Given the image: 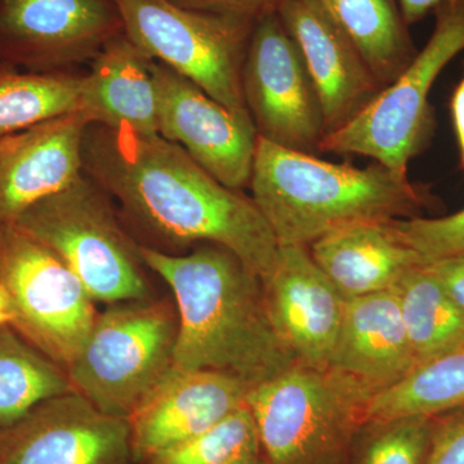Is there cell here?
I'll list each match as a JSON object with an SVG mask.
<instances>
[{"mask_svg": "<svg viewBox=\"0 0 464 464\" xmlns=\"http://www.w3.org/2000/svg\"><path fill=\"white\" fill-rule=\"evenodd\" d=\"M82 157L85 176L161 239L225 246L261 279L273 271L279 244L252 198L217 181L177 143L90 124Z\"/></svg>", "mask_w": 464, "mask_h": 464, "instance_id": "6da1fadb", "label": "cell"}, {"mask_svg": "<svg viewBox=\"0 0 464 464\" xmlns=\"http://www.w3.org/2000/svg\"><path fill=\"white\" fill-rule=\"evenodd\" d=\"M139 252L176 298L174 368L231 375L252 389L298 364L261 276L230 249L204 243L183 256L142 246Z\"/></svg>", "mask_w": 464, "mask_h": 464, "instance_id": "7a4b0ae2", "label": "cell"}, {"mask_svg": "<svg viewBox=\"0 0 464 464\" xmlns=\"http://www.w3.org/2000/svg\"><path fill=\"white\" fill-rule=\"evenodd\" d=\"M249 188L279 246H308L350 226L415 218L436 206L427 186L377 161L331 163L261 137Z\"/></svg>", "mask_w": 464, "mask_h": 464, "instance_id": "3957f363", "label": "cell"}, {"mask_svg": "<svg viewBox=\"0 0 464 464\" xmlns=\"http://www.w3.org/2000/svg\"><path fill=\"white\" fill-rule=\"evenodd\" d=\"M377 390L331 368L295 364L252 387V411L268 464H344Z\"/></svg>", "mask_w": 464, "mask_h": 464, "instance_id": "277c9868", "label": "cell"}, {"mask_svg": "<svg viewBox=\"0 0 464 464\" xmlns=\"http://www.w3.org/2000/svg\"><path fill=\"white\" fill-rule=\"evenodd\" d=\"M433 14L431 36L413 63L351 123L326 134L319 152L372 158L408 174L411 159L435 136L430 91L444 67L464 51V0L442 3Z\"/></svg>", "mask_w": 464, "mask_h": 464, "instance_id": "5b68a950", "label": "cell"}, {"mask_svg": "<svg viewBox=\"0 0 464 464\" xmlns=\"http://www.w3.org/2000/svg\"><path fill=\"white\" fill-rule=\"evenodd\" d=\"M179 317L163 302H130L97 315L67 368L76 392L130 420L173 366Z\"/></svg>", "mask_w": 464, "mask_h": 464, "instance_id": "8992f818", "label": "cell"}, {"mask_svg": "<svg viewBox=\"0 0 464 464\" xmlns=\"http://www.w3.org/2000/svg\"><path fill=\"white\" fill-rule=\"evenodd\" d=\"M14 226L63 259L93 302L148 298L139 246L116 221L105 192L85 174L27 209Z\"/></svg>", "mask_w": 464, "mask_h": 464, "instance_id": "52a82bcc", "label": "cell"}, {"mask_svg": "<svg viewBox=\"0 0 464 464\" xmlns=\"http://www.w3.org/2000/svg\"><path fill=\"white\" fill-rule=\"evenodd\" d=\"M124 34L226 108L249 114L241 72L255 21L188 11L168 0H115Z\"/></svg>", "mask_w": 464, "mask_h": 464, "instance_id": "ba28073f", "label": "cell"}, {"mask_svg": "<svg viewBox=\"0 0 464 464\" xmlns=\"http://www.w3.org/2000/svg\"><path fill=\"white\" fill-rule=\"evenodd\" d=\"M0 285L14 310L12 328L67 371L97 317L81 280L51 249L9 225L0 226Z\"/></svg>", "mask_w": 464, "mask_h": 464, "instance_id": "9c48e42d", "label": "cell"}, {"mask_svg": "<svg viewBox=\"0 0 464 464\" xmlns=\"http://www.w3.org/2000/svg\"><path fill=\"white\" fill-rule=\"evenodd\" d=\"M241 85L258 137L304 154L319 152L325 137L322 100L297 42L277 12L253 26Z\"/></svg>", "mask_w": 464, "mask_h": 464, "instance_id": "30bf717a", "label": "cell"}, {"mask_svg": "<svg viewBox=\"0 0 464 464\" xmlns=\"http://www.w3.org/2000/svg\"><path fill=\"white\" fill-rule=\"evenodd\" d=\"M123 33L115 0H0V65L69 72Z\"/></svg>", "mask_w": 464, "mask_h": 464, "instance_id": "8fae6325", "label": "cell"}, {"mask_svg": "<svg viewBox=\"0 0 464 464\" xmlns=\"http://www.w3.org/2000/svg\"><path fill=\"white\" fill-rule=\"evenodd\" d=\"M158 132L226 188L249 186L258 134L249 114L232 111L199 85L155 61Z\"/></svg>", "mask_w": 464, "mask_h": 464, "instance_id": "7c38bea8", "label": "cell"}, {"mask_svg": "<svg viewBox=\"0 0 464 464\" xmlns=\"http://www.w3.org/2000/svg\"><path fill=\"white\" fill-rule=\"evenodd\" d=\"M130 420L72 391L47 400L0 431V464H128Z\"/></svg>", "mask_w": 464, "mask_h": 464, "instance_id": "4fadbf2b", "label": "cell"}, {"mask_svg": "<svg viewBox=\"0 0 464 464\" xmlns=\"http://www.w3.org/2000/svg\"><path fill=\"white\" fill-rule=\"evenodd\" d=\"M277 14L297 42L315 82L325 136L337 132L362 114L383 87L319 0H284Z\"/></svg>", "mask_w": 464, "mask_h": 464, "instance_id": "5bb4252c", "label": "cell"}, {"mask_svg": "<svg viewBox=\"0 0 464 464\" xmlns=\"http://www.w3.org/2000/svg\"><path fill=\"white\" fill-rule=\"evenodd\" d=\"M249 390L231 375L172 366L128 420L132 459L148 462L208 431L246 404Z\"/></svg>", "mask_w": 464, "mask_h": 464, "instance_id": "9a60e30c", "label": "cell"}, {"mask_svg": "<svg viewBox=\"0 0 464 464\" xmlns=\"http://www.w3.org/2000/svg\"><path fill=\"white\" fill-rule=\"evenodd\" d=\"M88 125L76 111L0 137V226L16 224L27 209L83 177Z\"/></svg>", "mask_w": 464, "mask_h": 464, "instance_id": "2e32d148", "label": "cell"}, {"mask_svg": "<svg viewBox=\"0 0 464 464\" xmlns=\"http://www.w3.org/2000/svg\"><path fill=\"white\" fill-rule=\"evenodd\" d=\"M262 282L275 323L299 364L328 368L347 299L308 246H279L276 264Z\"/></svg>", "mask_w": 464, "mask_h": 464, "instance_id": "e0dca14e", "label": "cell"}, {"mask_svg": "<svg viewBox=\"0 0 464 464\" xmlns=\"http://www.w3.org/2000/svg\"><path fill=\"white\" fill-rule=\"evenodd\" d=\"M329 366L377 392L413 371L415 360L395 288L347 299Z\"/></svg>", "mask_w": 464, "mask_h": 464, "instance_id": "ac0fdd59", "label": "cell"}, {"mask_svg": "<svg viewBox=\"0 0 464 464\" xmlns=\"http://www.w3.org/2000/svg\"><path fill=\"white\" fill-rule=\"evenodd\" d=\"M154 63L124 33L111 39L83 75L79 111L88 123L159 134Z\"/></svg>", "mask_w": 464, "mask_h": 464, "instance_id": "d6986e66", "label": "cell"}, {"mask_svg": "<svg viewBox=\"0 0 464 464\" xmlns=\"http://www.w3.org/2000/svg\"><path fill=\"white\" fill-rule=\"evenodd\" d=\"M311 257L346 299L392 289L420 265L390 222L350 226L308 246Z\"/></svg>", "mask_w": 464, "mask_h": 464, "instance_id": "ffe728a7", "label": "cell"}, {"mask_svg": "<svg viewBox=\"0 0 464 464\" xmlns=\"http://www.w3.org/2000/svg\"><path fill=\"white\" fill-rule=\"evenodd\" d=\"M356 45L378 83L396 81L417 56L399 0H319Z\"/></svg>", "mask_w": 464, "mask_h": 464, "instance_id": "44dd1931", "label": "cell"}, {"mask_svg": "<svg viewBox=\"0 0 464 464\" xmlns=\"http://www.w3.org/2000/svg\"><path fill=\"white\" fill-rule=\"evenodd\" d=\"M464 408V341L415 365L398 383L378 391L368 420L438 417Z\"/></svg>", "mask_w": 464, "mask_h": 464, "instance_id": "7402d4cb", "label": "cell"}, {"mask_svg": "<svg viewBox=\"0 0 464 464\" xmlns=\"http://www.w3.org/2000/svg\"><path fill=\"white\" fill-rule=\"evenodd\" d=\"M75 391L65 369L11 325L0 326V431L47 400Z\"/></svg>", "mask_w": 464, "mask_h": 464, "instance_id": "603a6c76", "label": "cell"}, {"mask_svg": "<svg viewBox=\"0 0 464 464\" xmlns=\"http://www.w3.org/2000/svg\"><path fill=\"white\" fill-rule=\"evenodd\" d=\"M393 288L415 365L464 341V313L427 266L409 270Z\"/></svg>", "mask_w": 464, "mask_h": 464, "instance_id": "cb8c5ba5", "label": "cell"}, {"mask_svg": "<svg viewBox=\"0 0 464 464\" xmlns=\"http://www.w3.org/2000/svg\"><path fill=\"white\" fill-rule=\"evenodd\" d=\"M83 75L0 65V137L81 110Z\"/></svg>", "mask_w": 464, "mask_h": 464, "instance_id": "d4e9b609", "label": "cell"}, {"mask_svg": "<svg viewBox=\"0 0 464 464\" xmlns=\"http://www.w3.org/2000/svg\"><path fill=\"white\" fill-rule=\"evenodd\" d=\"M262 458L255 418L244 404L208 431L142 464H255Z\"/></svg>", "mask_w": 464, "mask_h": 464, "instance_id": "484cf974", "label": "cell"}, {"mask_svg": "<svg viewBox=\"0 0 464 464\" xmlns=\"http://www.w3.org/2000/svg\"><path fill=\"white\" fill-rule=\"evenodd\" d=\"M432 418L368 420L357 430L344 464H424Z\"/></svg>", "mask_w": 464, "mask_h": 464, "instance_id": "4316f807", "label": "cell"}, {"mask_svg": "<svg viewBox=\"0 0 464 464\" xmlns=\"http://www.w3.org/2000/svg\"><path fill=\"white\" fill-rule=\"evenodd\" d=\"M391 226L399 239L417 253L422 266L464 253V208L440 218L393 219Z\"/></svg>", "mask_w": 464, "mask_h": 464, "instance_id": "83f0119b", "label": "cell"}, {"mask_svg": "<svg viewBox=\"0 0 464 464\" xmlns=\"http://www.w3.org/2000/svg\"><path fill=\"white\" fill-rule=\"evenodd\" d=\"M424 464H464V408L432 418Z\"/></svg>", "mask_w": 464, "mask_h": 464, "instance_id": "f1b7e54d", "label": "cell"}, {"mask_svg": "<svg viewBox=\"0 0 464 464\" xmlns=\"http://www.w3.org/2000/svg\"><path fill=\"white\" fill-rule=\"evenodd\" d=\"M177 7L200 14L257 21L277 12L284 0H168Z\"/></svg>", "mask_w": 464, "mask_h": 464, "instance_id": "f546056e", "label": "cell"}, {"mask_svg": "<svg viewBox=\"0 0 464 464\" xmlns=\"http://www.w3.org/2000/svg\"><path fill=\"white\" fill-rule=\"evenodd\" d=\"M424 266L438 277L448 295L464 313V253Z\"/></svg>", "mask_w": 464, "mask_h": 464, "instance_id": "4dcf8cb0", "label": "cell"}, {"mask_svg": "<svg viewBox=\"0 0 464 464\" xmlns=\"http://www.w3.org/2000/svg\"><path fill=\"white\" fill-rule=\"evenodd\" d=\"M447 2H453V0H399L402 14L409 26L420 23L424 17L433 14L436 7Z\"/></svg>", "mask_w": 464, "mask_h": 464, "instance_id": "1f68e13d", "label": "cell"}, {"mask_svg": "<svg viewBox=\"0 0 464 464\" xmlns=\"http://www.w3.org/2000/svg\"><path fill=\"white\" fill-rule=\"evenodd\" d=\"M451 116H453L454 130L459 148L460 163L464 168V76L459 84L457 85L451 97Z\"/></svg>", "mask_w": 464, "mask_h": 464, "instance_id": "d6a6232c", "label": "cell"}, {"mask_svg": "<svg viewBox=\"0 0 464 464\" xmlns=\"http://www.w3.org/2000/svg\"><path fill=\"white\" fill-rule=\"evenodd\" d=\"M14 310L7 292L0 285V326L11 325L14 323Z\"/></svg>", "mask_w": 464, "mask_h": 464, "instance_id": "836d02e7", "label": "cell"}, {"mask_svg": "<svg viewBox=\"0 0 464 464\" xmlns=\"http://www.w3.org/2000/svg\"><path fill=\"white\" fill-rule=\"evenodd\" d=\"M255 464H268L267 462H266V460L264 459V458H262L261 460H258L257 463H255Z\"/></svg>", "mask_w": 464, "mask_h": 464, "instance_id": "e575fe53", "label": "cell"}]
</instances>
